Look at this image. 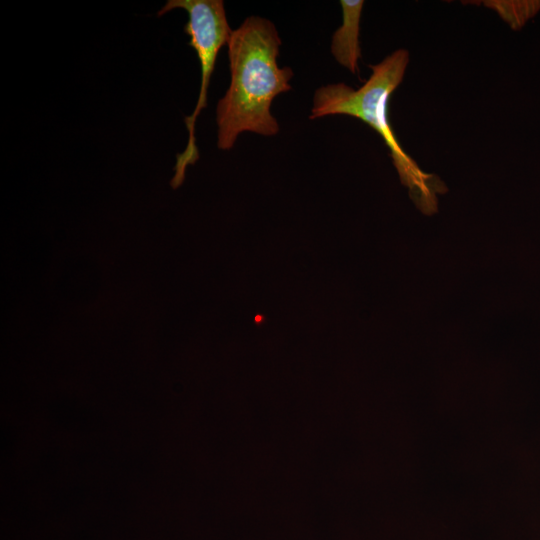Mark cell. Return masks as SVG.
<instances>
[{"instance_id":"3957f363","label":"cell","mask_w":540,"mask_h":540,"mask_svg":"<svg viewBox=\"0 0 540 540\" xmlns=\"http://www.w3.org/2000/svg\"><path fill=\"white\" fill-rule=\"evenodd\" d=\"M176 8L184 9L189 17L184 32L190 37L188 44L195 49L200 62L201 85L196 107L190 116L185 117L189 135L188 144L176 157L175 173L171 180L173 188L183 183L187 167L195 164L199 158L194 135L195 122L201 110L207 105L208 86L218 52L228 43L233 31L229 26L222 0H168L157 15L162 16Z\"/></svg>"},{"instance_id":"6da1fadb","label":"cell","mask_w":540,"mask_h":540,"mask_svg":"<svg viewBox=\"0 0 540 540\" xmlns=\"http://www.w3.org/2000/svg\"><path fill=\"white\" fill-rule=\"evenodd\" d=\"M280 45L275 25L265 18L248 17L232 31L227 43L231 81L216 109L219 149L230 150L243 132H279L271 104L291 89L293 77L290 67L278 66Z\"/></svg>"},{"instance_id":"277c9868","label":"cell","mask_w":540,"mask_h":540,"mask_svg":"<svg viewBox=\"0 0 540 540\" xmlns=\"http://www.w3.org/2000/svg\"><path fill=\"white\" fill-rule=\"evenodd\" d=\"M340 5L342 24L332 36L331 53L340 65L352 74H357L361 56L359 33L364 1L341 0Z\"/></svg>"},{"instance_id":"5b68a950","label":"cell","mask_w":540,"mask_h":540,"mask_svg":"<svg viewBox=\"0 0 540 540\" xmlns=\"http://www.w3.org/2000/svg\"><path fill=\"white\" fill-rule=\"evenodd\" d=\"M484 3L513 28L520 27L540 7V2L535 1L489 0Z\"/></svg>"},{"instance_id":"7a4b0ae2","label":"cell","mask_w":540,"mask_h":540,"mask_svg":"<svg viewBox=\"0 0 540 540\" xmlns=\"http://www.w3.org/2000/svg\"><path fill=\"white\" fill-rule=\"evenodd\" d=\"M409 52L398 49L380 63L371 65L372 74L357 90L345 83L328 84L314 94L310 119L329 115H348L372 127L387 145L401 183L408 188L415 206L425 215L438 211V194L447 192L435 174L422 171L402 149L388 120V101L403 80Z\"/></svg>"}]
</instances>
